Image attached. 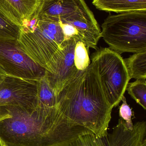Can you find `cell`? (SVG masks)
<instances>
[{
	"label": "cell",
	"mask_w": 146,
	"mask_h": 146,
	"mask_svg": "<svg viewBox=\"0 0 146 146\" xmlns=\"http://www.w3.org/2000/svg\"><path fill=\"white\" fill-rule=\"evenodd\" d=\"M0 70L8 75L34 80L46 72L25 53L18 40L0 39Z\"/></svg>",
	"instance_id": "6"
},
{
	"label": "cell",
	"mask_w": 146,
	"mask_h": 146,
	"mask_svg": "<svg viewBox=\"0 0 146 146\" xmlns=\"http://www.w3.org/2000/svg\"><path fill=\"white\" fill-rule=\"evenodd\" d=\"M89 49L81 41L76 43L75 48L74 63L79 71L85 70L91 64Z\"/></svg>",
	"instance_id": "16"
},
{
	"label": "cell",
	"mask_w": 146,
	"mask_h": 146,
	"mask_svg": "<svg viewBox=\"0 0 146 146\" xmlns=\"http://www.w3.org/2000/svg\"><path fill=\"white\" fill-rule=\"evenodd\" d=\"M146 79H138L128 84L126 90L137 104L146 110Z\"/></svg>",
	"instance_id": "15"
},
{
	"label": "cell",
	"mask_w": 146,
	"mask_h": 146,
	"mask_svg": "<svg viewBox=\"0 0 146 146\" xmlns=\"http://www.w3.org/2000/svg\"><path fill=\"white\" fill-rule=\"evenodd\" d=\"M124 60L131 79H146V51L135 53Z\"/></svg>",
	"instance_id": "13"
},
{
	"label": "cell",
	"mask_w": 146,
	"mask_h": 146,
	"mask_svg": "<svg viewBox=\"0 0 146 146\" xmlns=\"http://www.w3.org/2000/svg\"><path fill=\"white\" fill-rule=\"evenodd\" d=\"M122 104L119 107V116L121 118L125 121L127 127L129 130H133V117H135L134 112L133 109L130 107L127 103L126 98L123 95L122 98Z\"/></svg>",
	"instance_id": "17"
},
{
	"label": "cell",
	"mask_w": 146,
	"mask_h": 146,
	"mask_svg": "<svg viewBox=\"0 0 146 146\" xmlns=\"http://www.w3.org/2000/svg\"><path fill=\"white\" fill-rule=\"evenodd\" d=\"M102 28L101 37L115 52L146 51V10L110 14Z\"/></svg>",
	"instance_id": "4"
},
{
	"label": "cell",
	"mask_w": 146,
	"mask_h": 146,
	"mask_svg": "<svg viewBox=\"0 0 146 146\" xmlns=\"http://www.w3.org/2000/svg\"><path fill=\"white\" fill-rule=\"evenodd\" d=\"M138 146H146V134L141 137Z\"/></svg>",
	"instance_id": "20"
},
{
	"label": "cell",
	"mask_w": 146,
	"mask_h": 146,
	"mask_svg": "<svg viewBox=\"0 0 146 146\" xmlns=\"http://www.w3.org/2000/svg\"><path fill=\"white\" fill-rule=\"evenodd\" d=\"M91 59L97 66L108 103L113 108L117 107L131 80L124 59L111 49L101 47L91 55Z\"/></svg>",
	"instance_id": "5"
},
{
	"label": "cell",
	"mask_w": 146,
	"mask_h": 146,
	"mask_svg": "<svg viewBox=\"0 0 146 146\" xmlns=\"http://www.w3.org/2000/svg\"><path fill=\"white\" fill-rule=\"evenodd\" d=\"M97 9L117 13L146 10V0H93Z\"/></svg>",
	"instance_id": "11"
},
{
	"label": "cell",
	"mask_w": 146,
	"mask_h": 146,
	"mask_svg": "<svg viewBox=\"0 0 146 146\" xmlns=\"http://www.w3.org/2000/svg\"><path fill=\"white\" fill-rule=\"evenodd\" d=\"M64 146H82V145L79 138Z\"/></svg>",
	"instance_id": "19"
},
{
	"label": "cell",
	"mask_w": 146,
	"mask_h": 146,
	"mask_svg": "<svg viewBox=\"0 0 146 146\" xmlns=\"http://www.w3.org/2000/svg\"><path fill=\"white\" fill-rule=\"evenodd\" d=\"M18 41L25 53L47 72L60 58L68 41L60 19L37 16L20 28Z\"/></svg>",
	"instance_id": "3"
},
{
	"label": "cell",
	"mask_w": 146,
	"mask_h": 146,
	"mask_svg": "<svg viewBox=\"0 0 146 146\" xmlns=\"http://www.w3.org/2000/svg\"><path fill=\"white\" fill-rule=\"evenodd\" d=\"M43 0H0V10L21 28L37 14Z\"/></svg>",
	"instance_id": "9"
},
{
	"label": "cell",
	"mask_w": 146,
	"mask_h": 146,
	"mask_svg": "<svg viewBox=\"0 0 146 146\" xmlns=\"http://www.w3.org/2000/svg\"><path fill=\"white\" fill-rule=\"evenodd\" d=\"M0 111L9 115L0 121V140L4 146H64L92 133L68 121L57 106H1Z\"/></svg>",
	"instance_id": "1"
},
{
	"label": "cell",
	"mask_w": 146,
	"mask_h": 146,
	"mask_svg": "<svg viewBox=\"0 0 146 146\" xmlns=\"http://www.w3.org/2000/svg\"><path fill=\"white\" fill-rule=\"evenodd\" d=\"M0 146H4L1 140H0Z\"/></svg>",
	"instance_id": "22"
},
{
	"label": "cell",
	"mask_w": 146,
	"mask_h": 146,
	"mask_svg": "<svg viewBox=\"0 0 146 146\" xmlns=\"http://www.w3.org/2000/svg\"><path fill=\"white\" fill-rule=\"evenodd\" d=\"M146 134L145 121L135 123L133 130H130L125 121L120 118L112 132L108 133L103 139L105 146H138L141 137Z\"/></svg>",
	"instance_id": "10"
},
{
	"label": "cell",
	"mask_w": 146,
	"mask_h": 146,
	"mask_svg": "<svg viewBox=\"0 0 146 146\" xmlns=\"http://www.w3.org/2000/svg\"><path fill=\"white\" fill-rule=\"evenodd\" d=\"M80 139L82 146H105L103 138L97 137L92 133L82 135Z\"/></svg>",
	"instance_id": "18"
},
{
	"label": "cell",
	"mask_w": 146,
	"mask_h": 146,
	"mask_svg": "<svg viewBox=\"0 0 146 146\" xmlns=\"http://www.w3.org/2000/svg\"><path fill=\"white\" fill-rule=\"evenodd\" d=\"M79 41L75 38L68 40L60 58L49 72L46 71V76L57 97L67 82L79 71L74 63L75 48Z\"/></svg>",
	"instance_id": "8"
},
{
	"label": "cell",
	"mask_w": 146,
	"mask_h": 146,
	"mask_svg": "<svg viewBox=\"0 0 146 146\" xmlns=\"http://www.w3.org/2000/svg\"><path fill=\"white\" fill-rule=\"evenodd\" d=\"M20 28L0 10V39L18 40Z\"/></svg>",
	"instance_id": "14"
},
{
	"label": "cell",
	"mask_w": 146,
	"mask_h": 146,
	"mask_svg": "<svg viewBox=\"0 0 146 146\" xmlns=\"http://www.w3.org/2000/svg\"><path fill=\"white\" fill-rule=\"evenodd\" d=\"M5 117L4 116H3V115H1V114H0V121L1 120H3V118Z\"/></svg>",
	"instance_id": "21"
},
{
	"label": "cell",
	"mask_w": 146,
	"mask_h": 146,
	"mask_svg": "<svg viewBox=\"0 0 146 146\" xmlns=\"http://www.w3.org/2000/svg\"><path fill=\"white\" fill-rule=\"evenodd\" d=\"M57 106L70 122L99 138L108 134L113 108L107 101L94 62L67 82L57 96Z\"/></svg>",
	"instance_id": "2"
},
{
	"label": "cell",
	"mask_w": 146,
	"mask_h": 146,
	"mask_svg": "<svg viewBox=\"0 0 146 146\" xmlns=\"http://www.w3.org/2000/svg\"><path fill=\"white\" fill-rule=\"evenodd\" d=\"M37 80L6 74L0 70V107L37 106Z\"/></svg>",
	"instance_id": "7"
},
{
	"label": "cell",
	"mask_w": 146,
	"mask_h": 146,
	"mask_svg": "<svg viewBox=\"0 0 146 146\" xmlns=\"http://www.w3.org/2000/svg\"><path fill=\"white\" fill-rule=\"evenodd\" d=\"M57 104V97L50 84L46 74L37 80V106L52 107Z\"/></svg>",
	"instance_id": "12"
}]
</instances>
